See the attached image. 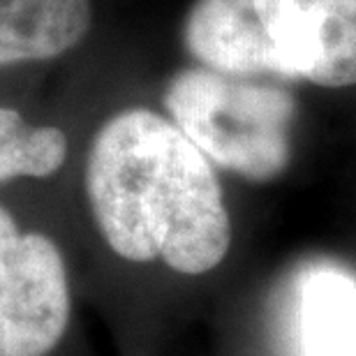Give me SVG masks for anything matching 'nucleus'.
<instances>
[{
  "label": "nucleus",
  "mask_w": 356,
  "mask_h": 356,
  "mask_svg": "<svg viewBox=\"0 0 356 356\" xmlns=\"http://www.w3.org/2000/svg\"><path fill=\"white\" fill-rule=\"evenodd\" d=\"M67 158V137L51 125H31L19 111L0 106V183L47 178Z\"/></svg>",
  "instance_id": "6e6552de"
},
{
  "label": "nucleus",
  "mask_w": 356,
  "mask_h": 356,
  "mask_svg": "<svg viewBox=\"0 0 356 356\" xmlns=\"http://www.w3.org/2000/svg\"><path fill=\"white\" fill-rule=\"evenodd\" d=\"M185 47L216 72L280 76L275 47L254 0H197L185 21Z\"/></svg>",
  "instance_id": "39448f33"
},
{
  "label": "nucleus",
  "mask_w": 356,
  "mask_h": 356,
  "mask_svg": "<svg viewBox=\"0 0 356 356\" xmlns=\"http://www.w3.org/2000/svg\"><path fill=\"white\" fill-rule=\"evenodd\" d=\"M92 24L90 0H0V65L70 51Z\"/></svg>",
  "instance_id": "423d86ee"
},
{
  "label": "nucleus",
  "mask_w": 356,
  "mask_h": 356,
  "mask_svg": "<svg viewBox=\"0 0 356 356\" xmlns=\"http://www.w3.org/2000/svg\"><path fill=\"white\" fill-rule=\"evenodd\" d=\"M165 106L206 158L248 181H273L289 165L296 102L259 76L204 65L181 70L169 81Z\"/></svg>",
  "instance_id": "f03ea898"
},
{
  "label": "nucleus",
  "mask_w": 356,
  "mask_h": 356,
  "mask_svg": "<svg viewBox=\"0 0 356 356\" xmlns=\"http://www.w3.org/2000/svg\"><path fill=\"white\" fill-rule=\"evenodd\" d=\"M280 76L326 88L356 83V0H254Z\"/></svg>",
  "instance_id": "20e7f679"
},
{
  "label": "nucleus",
  "mask_w": 356,
  "mask_h": 356,
  "mask_svg": "<svg viewBox=\"0 0 356 356\" xmlns=\"http://www.w3.org/2000/svg\"><path fill=\"white\" fill-rule=\"evenodd\" d=\"M301 356H356V277L336 266H312L296 289Z\"/></svg>",
  "instance_id": "0eeeda50"
},
{
  "label": "nucleus",
  "mask_w": 356,
  "mask_h": 356,
  "mask_svg": "<svg viewBox=\"0 0 356 356\" xmlns=\"http://www.w3.org/2000/svg\"><path fill=\"white\" fill-rule=\"evenodd\" d=\"M86 195L99 234L127 261L204 275L227 257L232 222L211 160L172 120L127 109L99 127Z\"/></svg>",
  "instance_id": "f257e3e1"
},
{
  "label": "nucleus",
  "mask_w": 356,
  "mask_h": 356,
  "mask_svg": "<svg viewBox=\"0 0 356 356\" xmlns=\"http://www.w3.org/2000/svg\"><path fill=\"white\" fill-rule=\"evenodd\" d=\"M70 310L58 245L24 232L0 206V356H47L65 336Z\"/></svg>",
  "instance_id": "7ed1b4c3"
}]
</instances>
